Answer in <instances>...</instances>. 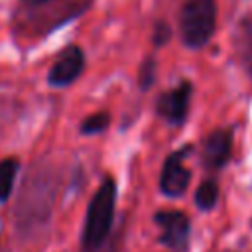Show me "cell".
<instances>
[{
	"mask_svg": "<svg viewBox=\"0 0 252 252\" xmlns=\"http://www.w3.org/2000/svg\"><path fill=\"white\" fill-rule=\"evenodd\" d=\"M219 26L217 0H181L177 8V37L189 51L205 49Z\"/></svg>",
	"mask_w": 252,
	"mask_h": 252,
	"instance_id": "3957f363",
	"label": "cell"
},
{
	"mask_svg": "<svg viewBox=\"0 0 252 252\" xmlns=\"http://www.w3.org/2000/svg\"><path fill=\"white\" fill-rule=\"evenodd\" d=\"M193 93H195V85L189 79H181L171 89L161 91L154 102L156 116L173 128H181L189 118Z\"/></svg>",
	"mask_w": 252,
	"mask_h": 252,
	"instance_id": "5b68a950",
	"label": "cell"
},
{
	"mask_svg": "<svg viewBox=\"0 0 252 252\" xmlns=\"http://www.w3.org/2000/svg\"><path fill=\"white\" fill-rule=\"evenodd\" d=\"M110 122H112V116L108 110L100 108L93 114H87L81 122H79V134L81 136H98V134H104L108 128H110Z\"/></svg>",
	"mask_w": 252,
	"mask_h": 252,
	"instance_id": "7c38bea8",
	"label": "cell"
},
{
	"mask_svg": "<svg viewBox=\"0 0 252 252\" xmlns=\"http://www.w3.org/2000/svg\"><path fill=\"white\" fill-rule=\"evenodd\" d=\"M219 199H220V187L215 177L203 179L193 193V205L201 213H211L219 205Z\"/></svg>",
	"mask_w": 252,
	"mask_h": 252,
	"instance_id": "30bf717a",
	"label": "cell"
},
{
	"mask_svg": "<svg viewBox=\"0 0 252 252\" xmlns=\"http://www.w3.org/2000/svg\"><path fill=\"white\" fill-rule=\"evenodd\" d=\"M173 39V26L165 20V18H156L150 30V43L152 47L158 51L161 47H165L169 41Z\"/></svg>",
	"mask_w": 252,
	"mask_h": 252,
	"instance_id": "5bb4252c",
	"label": "cell"
},
{
	"mask_svg": "<svg viewBox=\"0 0 252 252\" xmlns=\"http://www.w3.org/2000/svg\"><path fill=\"white\" fill-rule=\"evenodd\" d=\"M20 169H22V161L18 158L10 156L0 159V205L8 203V199L12 197Z\"/></svg>",
	"mask_w": 252,
	"mask_h": 252,
	"instance_id": "8fae6325",
	"label": "cell"
},
{
	"mask_svg": "<svg viewBox=\"0 0 252 252\" xmlns=\"http://www.w3.org/2000/svg\"><path fill=\"white\" fill-rule=\"evenodd\" d=\"M158 81V59L154 53L144 55L136 71V87L140 93H148Z\"/></svg>",
	"mask_w": 252,
	"mask_h": 252,
	"instance_id": "4fadbf2b",
	"label": "cell"
},
{
	"mask_svg": "<svg viewBox=\"0 0 252 252\" xmlns=\"http://www.w3.org/2000/svg\"><path fill=\"white\" fill-rule=\"evenodd\" d=\"M217 252H244V250H238V248H222V250H217Z\"/></svg>",
	"mask_w": 252,
	"mask_h": 252,
	"instance_id": "9a60e30c",
	"label": "cell"
},
{
	"mask_svg": "<svg viewBox=\"0 0 252 252\" xmlns=\"http://www.w3.org/2000/svg\"><path fill=\"white\" fill-rule=\"evenodd\" d=\"M197 150L195 144H183L179 148H175L173 152H169L161 163V171H159V179H158V187L159 193L167 199H179L187 193L193 173L191 169L185 165V159Z\"/></svg>",
	"mask_w": 252,
	"mask_h": 252,
	"instance_id": "277c9868",
	"label": "cell"
},
{
	"mask_svg": "<svg viewBox=\"0 0 252 252\" xmlns=\"http://www.w3.org/2000/svg\"><path fill=\"white\" fill-rule=\"evenodd\" d=\"M94 2L96 0H16L8 16L10 35L22 49H30L83 18Z\"/></svg>",
	"mask_w": 252,
	"mask_h": 252,
	"instance_id": "6da1fadb",
	"label": "cell"
},
{
	"mask_svg": "<svg viewBox=\"0 0 252 252\" xmlns=\"http://www.w3.org/2000/svg\"><path fill=\"white\" fill-rule=\"evenodd\" d=\"M87 69V53L79 43H67L63 45L45 75V81L51 89H67L73 83L79 81V77Z\"/></svg>",
	"mask_w": 252,
	"mask_h": 252,
	"instance_id": "8992f818",
	"label": "cell"
},
{
	"mask_svg": "<svg viewBox=\"0 0 252 252\" xmlns=\"http://www.w3.org/2000/svg\"><path fill=\"white\" fill-rule=\"evenodd\" d=\"M116 199H118L116 179L112 175H104L85 211L81 236H79L81 252H100L106 246L114 228Z\"/></svg>",
	"mask_w": 252,
	"mask_h": 252,
	"instance_id": "7a4b0ae2",
	"label": "cell"
},
{
	"mask_svg": "<svg viewBox=\"0 0 252 252\" xmlns=\"http://www.w3.org/2000/svg\"><path fill=\"white\" fill-rule=\"evenodd\" d=\"M152 220L159 228V244L171 252H189L191 244V219L179 209L156 211Z\"/></svg>",
	"mask_w": 252,
	"mask_h": 252,
	"instance_id": "52a82bcc",
	"label": "cell"
},
{
	"mask_svg": "<svg viewBox=\"0 0 252 252\" xmlns=\"http://www.w3.org/2000/svg\"><path fill=\"white\" fill-rule=\"evenodd\" d=\"M234 132L232 124L213 128L201 140V163L209 173H219L232 159L234 150Z\"/></svg>",
	"mask_w": 252,
	"mask_h": 252,
	"instance_id": "ba28073f",
	"label": "cell"
},
{
	"mask_svg": "<svg viewBox=\"0 0 252 252\" xmlns=\"http://www.w3.org/2000/svg\"><path fill=\"white\" fill-rule=\"evenodd\" d=\"M230 45L236 63L252 81V14H242L236 20L230 35Z\"/></svg>",
	"mask_w": 252,
	"mask_h": 252,
	"instance_id": "9c48e42d",
	"label": "cell"
}]
</instances>
